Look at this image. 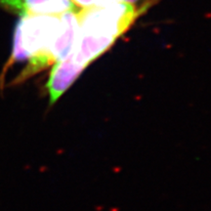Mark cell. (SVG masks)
Returning a JSON list of instances; mask_svg holds the SVG:
<instances>
[{"mask_svg":"<svg viewBox=\"0 0 211 211\" xmlns=\"http://www.w3.org/2000/svg\"><path fill=\"white\" fill-rule=\"evenodd\" d=\"M84 69L85 66L74 60L71 52L64 60L53 64V69L49 74L48 81L45 86L49 96L50 106L57 103V101L79 77Z\"/></svg>","mask_w":211,"mask_h":211,"instance_id":"3","label":"cell"},{"mask_svg":"<svg viewBox=\"0 0 211 211\" xmlns=\"http://www.w3.org/2000/svg\"><path fill=\"white\" fill-rule=\"evenodd\" d=\"M136 1H137V0H103L100 7H105L110 4L116 3V2H128V3L133 4V2H136Z\"/></svg>","mask_w":211,"mask_h":211,"instance_id":"6","label":"cell"},{"mask_svg":"<svg viewBox=\"0 0 211 211\" xmlns=\"http://www.w3.org/2000/svg\"><path fill=\"white\" fill-rule=\"evenodd\" d=\"M0 7L19 16H60L74 11L71 0H0Z\"/></svg>","mask_w":211,"mask_h":211,"instance_id":"4","label":"cell"},{"mask_svg":"<svg viewBox=\"0 0 211 211\" xmlns=\"http://www.w3.org/2000/svg\"><path fill=\"white\" fill-rule=\"evenodd\" d=\"M141 14L142 9L137 10L133 4L116 2L105 7L82 9L76 16L79 31L116 40Z\"/></svg>","mask_w":211,"mask_h":211,"instance_id":"2","label":"cell"},{"mask_svg":"<svg viewBox=\"0 0 211 211\" xmlns=\"http://www.w3.org/2000/svg\"><path fill=\"white\" fill-rule=\"evenodd\" d=\"M62 28L60 16H24L14 31L13 49L7 66L28 60L26 68L12 81L18 85L53 64L49 52Z\"/></svg>","mask_w":211,"mask_h":211,"instance_id":"1","label":"cell"},{"mask_svg":"<svg viewBox=\"0 0 211 211\" xmlns=\"http://www.w3.org/2000/svg\"><path fill=\"white\" fill-rule=\"evenodd\" d=\"M73 5L80 7L82 9H89L100 7L103 0H71Z\"/></svg>","mask_w":211,"mask_h":211,"instance_id":"5","label":"cell"}]
</instances>
